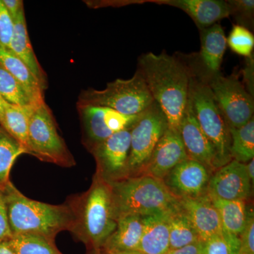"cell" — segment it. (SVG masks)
Returning <instances> with one entry per match:
<instances>
[{"label":"cell","mask_w":254,"mask_h":254,"mask_svg":"<svg viewBox=\"0 0 254 254\" xmlns=\"http://www.w3.org/2000/svg\"><path fill=\"white\" fill-rule=\"evenodd\" d=\"M131 128L114 133L91 149L98 165V174L107 182L128 177L127 162L131 144Z\"/></svg>","instance_id":"11"},{"label":"cell","mask_w":254,"mask_h":254,"mask_svg":"<svg viewBox=\"0 0 254 254\" xmlns=\"http://www.w3.org/2000/svg\"><path fill=\"white\" fill-rule=\"evenodd\" d=\"M12 236L9 226L4 195L1 187L0 188V242L9 240Z\"/></svg>","instance_id":"35"},{"label":"cell","mask_w":254,"mask_h":254,"mask_svg":"<svg viewBox=\"0 0 254 254\" xmlns=\"http://www.w3.org/2000/svg\"><path fill=\"white\" fill-rule=\"evenodd\" d=\"M8 242L16 254H61L53 241L34 234L13 235Z\"/></svg>","instance_id":"27"},{"label":"cell","mask_w":254,"mask_h":254,"mask_svg":"<svg viewBox=\"0 0 254 254\" xmlns=\"http://www.w3.org/2000/svg\"><path fill=\"white\" fill-rule=\"evenodd\" d=\"M231 144L230 155L232 160L240 163H249L254 157V118L240 128H229Z\"/></svg>","instance_id":"25"},{"label":"cell","mask_w":254,"mask_h":254,"mask_svg":"<svg viewBox=\"0 0 254 254\" xmlns=\"http://www.w3.org/2000/svg\"><path fill=\"white\" fill-rule=\"evenodd\" d=\"M204 80L229 128H240L254 118V97L236 74L225 76L220 73Z\"/></svg>","instance_id":"9"},{"label":"cell","mask_w":254,"mask_h":254,"mask_svg":"<svg viewBox=\"0 0 254 254\" xmlns=\"http://www.w3.org/2000/svg\"><path fill=\"white\" fill-rule=\"evenodd\" d=\"M210 173L203 165L188 158L177 165L163 179L177 198H197L206 194Z\"/></svg>","instance_id":"14"},{"label":"cell","mask_w":254,"mask_h":254,"mask_svg":"<svg viewBox=\"0 0 254 254\" xmlns=\"http://www.w3.org/2000/svg\"><path fill=\"white\" fill-rule=\"evenodd\" d=\"M1 1L14 21L19 13L24 9L23 1L21 0H1Z\"/></svg>","instance_id":"38"},{"label":"cell","mask_w":254,"mask_h":254,"mask_svg":"<svg viewBox=\"0 0 254 254\" xmlns=\"http://www.w3.org/2000/svg\"><path fill=\"white\" fill-rule=\"evenodd\" d=\"M154 2L174 6L185 11L199 31L230 16L227 1L222 0H158Z\"/></svg>","instance_id":"18"},{"label":"cell","mask_w":254,"mask_h":254,"mask_svg":"<svg viewBox=\"0 0 254 254\" xmlns=\"http://www.w3.org/2000/svg\"><path fill=\"white\" fill-rule=\"evenodd\" d=\"M188 68L190 73L189 99L198 125L215 149L219 169L232 160L230 131L208 83L200 75Z\"/></svg>","instance_id":"5"},{"label":"cell","mask_w":254,"mask_h":254,"mask_svg":"<svg viewBox=\"0 0 254 254\" xmlns=\"http://www.w3.org/2000/svg\"><path fill=\"white\" fill-rule=\"evenodd\" d=\"M154 102L141 73L129 79L115 80L105 89L88 88L80 93L76 105L106 107L126 115H139Z\"/></svg>","instance_id":"6"},{"label":"cell","mask_w":254,"mask_h":254,"mask_svg":"<svg viewBox=\"0 0 254 254\" xmlns=\"http://www.w3.org/2000/svg\"><path fill=\"white\" fill-rule=\"evenodd\" d=\"M141 254L138 252H122V253H115V254Z\"/></svg>","instance_id":"42"},{"label":"cell","mask_w":254,"mask_h":254,"mask_svg":"<svg viewBox=\"0 0 254 254\" xmlns=\"http://www.w3.org/2000/svg\"><path fill=\"white\" fill-rule=\"evenodd\" d=\"M205 254H239L240 237L222 230L203 242Z\"/></svg>","instance_id":"30"},{"label":"cell","mask_w":254,"mask_h":254,"mask_svg":"<svg viewBox=\"0 0 254 254\" xmlns=\"http://www.w3.org/2000/svg\"><path fill=\"white\" fill-rule=\"evenodd\" d=\"M143 231V217L126 215L119 217L116 230L103 245L105 253L137 252Z\"/></svg>","instance_id":"19"},{"label":"cell","mask_w":254,"mask_h":254,"mask_svg":"<svg viewBox=\"0 0 254 254\" xmlns=\"http://www.w3.org/2000/svg\"><path fill=\"white\" fill-rule=\"evenodd\" d=\"M1 189L13 235L34 234L54 241L58 232L72 228L74 217L71 207L30 199L9 181Z\"/></svg>","instance_id":"2"},{"label":"cell","mask_w":254,"mask_h":254,"mask_svg":"<svg viewBox=\"0 0 254 254\" xmlns=\"http://www.w3.org/2000/svg\"><path fill=\"white\" fill-rule=\"evenodd\" d=\"M170 250H178L186 246L200 242L194 228L185 215L179 210L172 212L169 218Z\"/></svg>","instance_id":"26"},{"label":"cell","mask_w":254,"mask_h":254,"mask_svg":"<svg viewBox=\"0 0 254 254\" xmlns=\"http://www.w3.org/2000/svg\"><path fill=\"white\" fill-rule=\"evenodd\" d=\"M0 95L11 104L21 107L36 105L22 85L0 65Z\"/></svg>","instance_id":"29"},{"label":"cell","mask_w":254,"mask_h":254,"mask_svg":"<svg viewBox=\"0 0 254 254\" xmlns=\"http://www.w3.org/2000/svg\"><path fill=\"white\" fill-rule=\"evenodd\" d=\"M35 106L21 107L6 102L4 115L0 122L1 127L22 145L28 154V125Z\"/></svg>","instance_id":"24"},{"label":"cell","mask_w":254,"mask_h":254,"mask_svg":"<svg viewBox=\"0 0 254 254\" xmlns=\"http://www.w3.org/2000/svg\"><path fill=\"white\" fill-rule=\"evenodd\" d=\"M141 73L154 102L168 120L169 128L180 132L188 103L190 73L184 60L166 53H145L138 60Z\"/></svg>","instance_id":"1"},{"label":"cell","mask_w":254,"mask_h":254,"mask_svg":"<svg viewBox=\"0 0 254 254\" xmlns=\"http://www.w3.org/2000/svg\"><path fill=\"white\" fill-rule=\"evenodd\" d=\"M76 107L83 128V141L90 150L114 133L132 128L141 115H123L111 108L96 105Z\"/></svg>","instance_id":"10"},{"label":"cell","mask_w":254,"mask_h":254,"mask_svg":"<svg viewBox=\"0 0 254 254\" xmlns=\"http://www.w3.org/2000/svg\"><path fill=\"white\" fill-rule=\"evenodd\" d=\"M71 208L74 217L71 231L94 250L103 248L118 225L110 184L96 175L76 208Z\"/></svg>","instance_id":"3"},{"label":"cell","mask_w":254,"mask_h":254,"mask_svg":"<svg viewBox=\"0 0 254 254\" xmlns=\"http://www.w3.org/2000/svg\"><path fill=\"white\" fill-rule=\"evenodd\" d=\"M111 187L114 209L119 217L137 215L144 217L176 210L179 198L163 180L140 175L108 182Z\"/></svg>","instance_id":"4"},{"label":"cell","mask_w":254,"mask_h":254,"mask_svg":"<svg viewBox=\"0 0 254 254\" xmlns=\"http://www.w3.org/2000/svg\"><path fill=\"white\" fill-rule=\"evenodd\" d=\"M208 195L218 211L223 230L240 236L250 216L246 200H227Z\"/></svg>","instance_id":"23"},{"label":"cell","mask_w":254,"mask_h":254,"mask_svg":"<svg viewBox=\"0 0 254 254\" xmlns=\"http://www.w3.org/2000/svg\"><path fill=\"white\" fill-rule=\"evenodd\" d=\"M14 30L9 50L23 62L39 82L43 91L48 87L47 75L38 63L28 37L24 9L14 20Z\"/></svg>","instance_id":"21"},{"label":"cell","mask_w":254,"mask_h":254,"mask_svg":"<svg viewBox=\"0 0 254 254\" xmlns=\"http://www.w3.org/2000/svg\"><path fill=\"white\" fill-rule=\"evenodd\" d=\"M227 46L237 55L250 58L253 55L254 34L247 28L235 25L227 38Z\"/></svg>","instance_id":"31"},{"label":"cell","mask_w":254,"mask_h":254,"mask_svg":"<svg viewBox=\"0 0 254 254\" xmlns=\"http://www.w3.org/2000/svg\"><path fill=\"white\" fill-rule=\"evenodd\" d=\"M6 101L3 99L2 97L0 95V122L3 118L4 115L5 105H6Z\"/></svg>","instance_id":"41"},{"label":"cell","mask_w":254,"mask_h":254,"mask_svg":"<svg viewBox=\"0 0 254 254\" xmlns=\"http://www.w3.org/2000/svg\"><path fill=\"white\" fill-rule=\"evenodd\" d=\"M240 249L239 254H254V218L250 213L245 230L240 235Z\"/></svg>","instance_id":"34"},{"label":"cell","mask_w":254,"mask_h":254,"mask_svg":"<svg viewBox=\"0 0 254 254\" xmlns=\"http://www.w3.org/2000/svg\"><path fill=\"white\" fill-rule=\"evenodd\" d=\"M180 133L189 158L203 165L210 173L218 170L215 149L198 125L189 98L180 122Z\"/></svg>","instance_id":"15"},{"label":"cell","mask_w":254,"mask_h":254,"mask_svg":"<svg viewBox=\"0 0 254 254\" xmlns=\"http://www.w3.org/2000/svg\"><path fill=\"white\" fill-rule=\"evenodd\" d=\"M168 127L165 114L155 102L141 113L131 129V144L127 162L128 177L142 173L155 145Z\"/></svg>","instance_id":"8"},{"label":"cell","mask_w":254,"mask_h":254,"mask_svg":"<svg viewBox=\"0 0 254 254\" xmlns=\"http://www.w3.org/2000/svg\"><path fill=\"white\" fill-rule=\"evenodd\" d=\"M0 65L22 85L36 104L45 102L43 88L29 68L14 53L1 45Z\"/></svg>","instance_id":"22"},{"label":"cell","mask_w":254,"mask_h":254,"mask_svg":"<svg viewBox=\"0 0 254 254\" xmlns=\"http://www.w3.org/2000/svg\"><path fill=\"white\" fill-rule=\"evenodd\" d=\"M251 193L252 182L246 164L232 160L210 176L206 193L224 200H246Z\"/></svg>","instance_id":"13"},{"label":"cell","mask_w":254,"mask_h":254,"mask_svg":"<svg viewBox=\"0 0 254 254\" xmlns=\"http://www.w3.org/2000/svg\"><path fill=\"white\" fill-rule=\"evenodd\" d=\"M173 211L143 217V235L137 252L141 254H168L170 251L169 218Z\"/></svg>","instance_id":"20"},{"label":"cell","mask_w":254,"mask_h":254,"mask_svg":"<svg viewBox=\"0 0 254 254\" xmlns=\"http://www.w3.org/2000/svg\"><path fill=\"white\" fill-rule=\"evenodd\" d=\"M178 208L191 224L201 242L223 230L218 211L207 193L197 198H179Z\"/></svg>","instance_id":"17"},{"label":"cell","mask_w":254,"mask_h":254,"mask_svg":"<svg viewBox=\"0 0 254 254\" xmlns=\"http://www.w3.org/2000/svg\"><path fill=\"white\" fill-rule=\"evenodd\" d=\"M188 158L180 132L168 127L155 145L141 175L163 180L174 168Z\"/></svg>","instance_id":"16"},{"label":"cell","mask_w":254,"mask_h":254,"mask_svg":"<svg viewBox=\"0 0 254 254\" xmlns=\"http://www.w3.org/2000/svg\"><path fill=\"white\" fill-rule=\"evenodd\" d=\"M230 16L239 26L250 30L254 28V0H229L227 1Z\"/></svg>","instance_id":"32"},{"label":"cell","mask_w":254,"mask_h":254,"mask_svg":"<svg viewBox=\"0 0 254 254\" xmlns=\"http://www.w3.org/2000/svg\"><path fill=\"white\" fill-rule=\"evenodd\" d=\"M23 153H28L22 145L0 126V188L9 182L13 164Z\"/></svg>","instance_id":"28"},{"label":"cell","mask_w":254,"mask_h":254,"mask_svg":"<svg viewBox=\"0 0 254 254\" xmlns=\"http://www.w3.org/2000/svg\"><path fill=\"white\" fill-rule=\"evenodd\" d=\"M246 66L243 70L244 86L247 91L254 97V55L247 58Z\"/></svg>","instance_id":"36"},{"label":"cell","mask_w":254,"mask_h":254,"mask_svg":"<svg viewBox=\"0 0 254 254\" xmlns=\"http://www.w3.org/2000/svg\"><path fill=\"white\" fill-rule=\"evenodd\" d=\"M167 254H205L203 242H197L178 250H170Z\"/></svg>","instance_id":"37"},{"label":"cell","mask_w":254,"mask_h":254,"mask_svg":"<svg viewBox=\"0 0 254 254\" xmlns=\"http://www.w3.org/2000/svg\"><path fill=\"white\" fill-rule=\"evenodd\" d=\"M246 167H247V173H248L249 177L251 182H252V185H254V160L252 159L249 162L248 164H246Z\"/></svg>","instance_id":"40"},{"label":"cell","mask_w":254,"mask_h":254,"mask_svg":"<svg viewBox=\"0 0 254 254\" xmlns=\"http://www.w3.org/2000/svg\"><path fill=\"white\" fill-rule=\"evenodd\" d=\"M28 152L43 161L69 167L72 155L57 128L54 117L45 102L32 110L28 125Z\"/></svg>","instance_id":"7"},{"label":"cell","mask_w":254,"mask_h":254,"mask_svg":"<svg viewBox=\"0 0 254 254\" xmlns=\"http://www.w3.org/2000/svg\"><path fill=\"white\" fill-rule=\"evenodd\" d=\"M199 53L185 60L189 67L201 77H213L220 73L222 59L227 48V38L221 25L216 24L200 31Z\"/></svg>","instance_id":"12"},{"label":"cell","mask_w":254,"mask_h":254,"mask_svg":"<svg viewBox=\"0 0 254 254\" xmlns=\"http://www.w3.org/2000/svg\"><path fill=\"white\" fill-rule=\"evenodd\" d=\"M14 21L0 0V45L9 49L14 34Z\"/></svg>","instance_id":"33"},{"label":"cell","mask_w":254,"mask_h":254,"mask_svg":"<svg viewBox=\"0 0 254 254\" xmlns=\"http://www.w3.org/2000/svg\"><path fill=\"white\" fill-rule=\"evenodd\" d=\"M0 254H16L7 241L0 242Z\"/></svg>","instance_id":"39"}]
</instances>
